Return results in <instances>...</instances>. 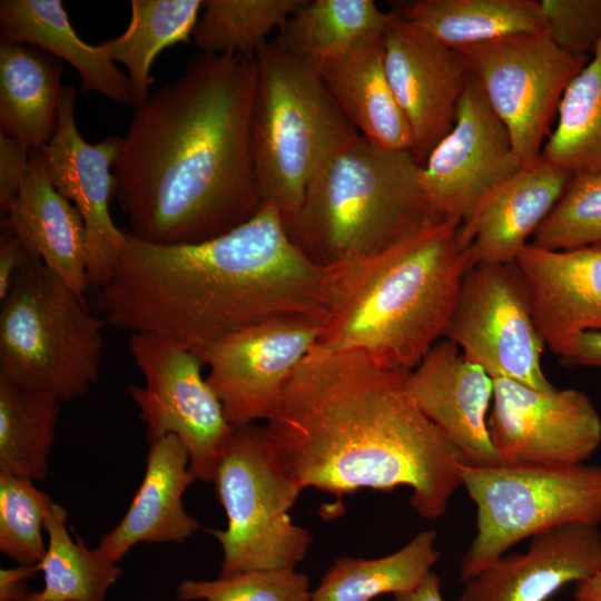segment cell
Returning <instances> with one entry per match:
<instances>
[{
	"mask_svg": "<svg viewBox=\"0 0 601 601\" xmlns=\"http://www.w3.org/2000/svg\"><path fill=\"white\" fill-rule=\"evenodd\" d=\"M437 533L425 530L400 550L377 559L343 556L312 592V601H372L414 589L432 571L440 553Z\"/></svg>",
	"mask_w": 601,
	"mask_h": 601,
	"instance_id": "obj_28",
	"label": "cell"
},
{
	"mask_svg": "<svg viewBox=\"0 0 601 601\" xmlns=\"http://www.w3.org/2000/svg\"><path fill=\"white\" fill-rule=\"evenodd\" d=\"M227 526L210 533L223 549L219 577L262 569H294L312 536L289 511L300 493L266 427L234 426L214 480Z\"/></svg>",
	"mask_w": 601,
	"mask_h": 601,
	"instance_id": "obj_8",
	"label": "cell"
},
{
	"mask_svg": "<svg viewBox=\"0 0 601 601\" xmlns=\"http://www.w3.org/2000/svg\"><path fill=\"white\" fill-rule=\"evenodd\" d=\"M545 31L561 49L591 57L601 41V0H541Z\"/></svg>",
	"mask_w": 601,
	"mask_h": 601,
	"instance_id": "obj_38",
	"label": "cell"
},
{
	"mask_svg": "<svg viewBox=\"0 0 601 601\" xmlns=\"http://www.w3.org/2000/svg\"><path fill=\"white\" fill-rule=\"evenodd\" d=\"M201 6L203 0H131L126 30L101 42L112 60L126 67L135 107L150 97L154 59L165 48L191 38Z\"/></svg>",
	"mask_w": 601,
	"mask_h": 601,
	"instance_id": "obj_29",
	"label": "cell"
},
{
	"mask_svg": "<svg viewBox=\"0 0 601 601\" xmlns=\"http://www.w3.org/2000/svg\"><path fill=\"white\" fill-rule=\"evenodd\" d=\"M493 381L487 426L501 464H584L599 449L601 417L585 393Z\"/></svg>",
	"mask_w": 601,
	"mask_h": 601,
	"instance_id": "obj_14",
	"label": "cell"
},
{
	"mask_svg": "<svg viewBox=\"0 0 601 601\" xmlns=\"http://www.w3.org/2000/svg\"><path fill=\"white\" fill-rule=\"evenodd\" d=\"M541 158L572 175L601 171V41L568 85Z\"/></svg>",
	"mask_w": 601,
	"mask_h": 601,
	"instance_id": "obj_32",
	"label": "cell"
},
{
	"mask_svg": "<svg viewBox=\"0 0 601 601\" xmlns=\"http://www.w3.org/2000/svg\"><path fill=\"white\" fill-rule=\"evenodd\" d=\"M574 601H601V569L575 583Z\"/></svg>",
	"mask_w": 601,
	"mask_h": 601,
	"instance_id": "obj_44",
	"label": "cell"
},
{
	"mask_svg": "<svg viewBox=\"0 0 601 601\" xmlns=\"http://www.w3.org/2000/svg\"><path fill=\"white\" fill-rule=\"evenodd\" d=\"M19 601H40L38 592H28Z\"/></svg>",
	"mask_w": 601,
	"mask_h": 601,
	"instance_id": "obj_45",
	"label": "cell"
},
{
	"mask_svg": "<svg viewBox=\"0 0 601 601\" xmlns=\"http://www.w3.org/2000/svg\"><path fill=\"white\" fill-rule=\"evenodd\" d=\"M324 325L306 317L270 318L193 351L208 367L206 380L233 426L269 418Z\"/></svg>",
	"mask_w": 601,
	"mask_h": 601,
	"instance_id": "obj_13",
	"label": "cell"
},
{
	"mask_svg": "<svg viewBox=\"0 0 601 601\" xmlns=\"http://www.w3.org/2000/svg\"><path fill=\"white\" fill-rule=\"evenodd\" d=\"M0 31L1 41L33 46L67 61L80 75L83 93L134 106L128 76L102 43L90 46L78 37L60 0H2Z\"/></svg>",
	"mask_w": 601,
	"mask_h": 601,
	"instance_id": "obj_25",
	"label": "cell"
},
{
	"mask_svg": "<svg viewBox=\"0 0 601 601\" xmlns=\"http://www.w3.org/2000/svg\"><path fill=\"white\" fill-rule=\"evenodd\" d=\"M129 349L145 385H129L149 443L177 436L196 480L213 482L219 454L234 426L201 374V359L183 345L150 333H131Z\"/></svg>",
	"mask_w": 601,
	"mask_h": 601,
	"instance_id": "obj_12",
	"label": "cell"
},
{
	"mask_svg": "<svg viewBox=\"0 0 601 601\" xmlns=\"http://www.w3.org/2000/svg\"><path fill=\"white\" fill-rule=\"evenodd\" d=\"M476 533L460 564L464 583L524 539L569 524L601 523V465L461 466Z\"/></svg>",
	"mask_w": 601,
	"mask_h": 601,
	"instance_id": "obj_9",
	"label": "cell"
},
{
	"mask_svg": "<svg viewBox=\"0 0 601 601\" xmlns=\"http://www.w3.org/2000/svg\"><path fill=\"white\" fill-rule=\"evenodd\" d=\"M393 11L455 50L545 31L536 0H415Z\"/></svg>",
	"mask_w": 601,
	"mask_h": 601,
	"instance_id": "obj_27",
	"label": "cell"
},
{
	"mask_svg": "<svg viewBox=\"0 0 601 601\" xmlns=\"http://www.w3.org/2000/svg\"><path fill=\"white\" fill-rule=\"evenodd\" d=\"M532 237L549 250L601 246V171L573 175Z\"/></svg>",
	"mask_w": 601,
	"mask_h": 601,
	"instance_id": "obj_36",
	"label": "cell"
},
{
	"mask_svg": "<svg viewBox=\"0 0 601 601\" xmlns=\"http://www.w3.org/2000/svg\"><path fill=\"white\" fill-rule=\"evenodd\" d=\"M408 373L383 368L362 351L311 349L265 426L300 490L341 499L407 486L422 518L444 515L465 460L416 404Z\"/></svg>",
	"mask_w": 601,
	"mask_h": 601,
	"instance_id": "obj_2",
	"label": "cell"
},
{
	"mask_svg": "<svg viewBox=\"0 0 601 601\" xmlns=\"http://www.w3.org/2000/svg\"><path fill=\"white\" fill-rule=\"evenodd\" d=\"M253 114L255 175L262 203L284 223L299 209L323 160L359 132L332 96L316 65L274 40L255 52Z\"/></svg>",
	"mask_w": 601,
	"mask_h": 601,
	"instance_id": "obj_6",
	"label": "cell"
},
{
	"mask_svg": "<svg viewBox=\"0 0 601 601\" xmlns=\"http://www.w3.org/2000/svg\"><path fill=\"white\" fill-rule=\"evenodd\" d=\"M315 65L337 105L362 136L387 149L413 152L412 128L385 70L384 35L364 38Z\"/></svg>",
	"mask_w": 601,
	"mask_h": 601,
	"instance_id": "obj_24",
	"label": "cell"
},
{
	"mask_svg": "<svg viewBox=\"0 0 601 601\" xmlns=\"http://www.w3.org/2000/svg\"><path fill=\"white\" fill-rule=\"evenodd\" d=\"M422 171L413 152L359 134L323 160L286 231L323 269L380 254L444 219L425 194Z\"/></svg>",
	"mask_w": 601,
	"mask_h": 601,
	"instance_id": "obj_5",
	"label": "cell"
},
{
	"mask_svg": "<svg viewBox=\"0 0 601 601\" xmlns=\"http://www.w3.org/2000/svg\"><path fill=\"white\" fill-rule=\"evenodd\" d=\"M62 61L33 46L0 42V134L29 151L57 128Z\"/></svg>",
	"mask_w": 601,
	"mask_h": 601,
	"instance_id": "obj_26",
	"label": "cell"
},
{
	"mask_svg": "<svg viewBox=\"0 0 601 601\" xmlns=\"http://www.w3.org/2000/svg\"><path fill=\"white\" fill-rule=\"evenodd\" d=\"M0 375L60 402L98 380L104 321L42 262L23 270L0 302Z\"/></svg>",
	"mask_w": 601,
	"mask_h": 601,
	"instance_id": "obj_7",
	"label": "cell"
},
{
	"mask_svg": "<svg viewBox=\"0 0 601 601\" xmlns=\"http://www.w3.org/2000/svg\"><path fill=\"white\" fill-rule=\"evenodd\" d=\"M60 401L0 375V472L43 481Z\"/></svg>",
	"mask_w": 601,
	"mask_h": 601,
	"instance_id": "obj_30",
	"label": "cell"
},
{
	"mask_svg": "<svg viewBox=\"0 0 601 601\" xmlns=\"http://www.w3.org/2000/svg\"><path fill=\"white\" fill-rule=\"evenodd\" d=\"M522 165L510 134L470 73L451 131L423 165L425 194L444 219H466L482 199Z\"/></svg>",
	"mask_w": 601,
	"mask_h": 601,
	"instance_id": "obj_15",
	"label": "cell"
},
{
	"mask_svg": "<svg viewBox=\"0 0 601 601\" xmlns=\"http://www.w3.org/2000/svg\"><path fill=\"white\" fill-rule=\"evenodd\" d=\"M196 480L189 454L175 435L149 443L146 470L127 512L108 531L98 550L118 563L139 543H183L200 529L184 508L183 497Z\"/></svg>",
	"mask_w": 601,
	"mask_h": 601,
	"instance_id": "obj_22",
	"label": "cell"
},
{
	"mask_svg": "<svg viewBox=\"0 0 601 601\" xmlns=\"http://www.w3.org/2000/svg\"><path fill=\"white\" fill-rule=\"evenodd\" d=\"M39 571V563L2 568L0 570V601H19L29 592L27 581L32 579Z\"/></svg>",
	"mask_w": 601,
	"mask_h": 601,
	"instance_id": "obj_41",
	"label": "cell"
},
{
	"mask_svg": "<svg viewBox=\"0 0 601 601\" xmlns=\"http://www.w3.org/2000/svg\"><path fill=\"white\" fill-rule=\"evenodd\" d=\"M515 263L545 346L570 358L583 333L601 331V246L549 250L528 243Z\"/></svg>",
	"mask_w": 601,
	"mask_h": 601,
	"instance_id": "obj_18",
	"label": "cell"
},
{
	"mask_svg": "<svg viewBox=\"0 0 601 601\" xmlns=\"http://www.w3.org/2000/svg\"><path fill=\"white\" fill-rule=\"evenodd\" d=\"M457 51L506 127L521 165L538 160L568 85L591 57L561 49L546 31Z\"/></svg>",
	"mask_w": 601,
	"mask_h": 601,
	"instance_id": "obj_10",
	"label": "cell"
},
{
	"mask_svg": "<svg viewBox=\"0 0 601 601\" xmlns=\"http://www.w3.org/2000/svg\"><path fill=\"white\" fill-rule=\"evenodd\" d=\"M40 257L13 231L2 228L0 237V302L6 298L18 276Z\"/></svg>",
	"mask_w": 601,
	"mask_h": 601,
	"instance_id": "obj_40",
	"label": "cell"
},
{
	"mask_svg": "<svg viewBox=\"0 0 601 601\" xmlns=\"http://www.w3.org/2000/svg\"><path fill=\"white\" fill-rule=\"evenodd\" d=\"M306 0H203L191 39L206 55L255 56Z\"/></svg>",
	"mask_w": 601,
	"mask_h": 601,
	"instance_id": "obj_34",
	"label": "cell"
},
{
	"mask_svg": "<svg viewBox=\"0 0 601 601\" xmlns=\"http://www.w3.org/2000/svg\"><path fill=\"white\" fill-rule=\"evenodd\" d=\"M66 509L52 503L46 520L47 551L40 561L45 585L40 601H105L108 590L121 577L117 563L98 549H89L67 528Z\"/></svg>",
	"mask_w": 601,
	"mask_h": 601,
	"instance_id": "obj_33",
	"label": "cell"
},
{
	"mask_svg": "<svg viewBox=\"0 0 601 601\" xmlns=\"http://www.w3.org/2000/svg\"><path fill=\"white\" fill-rule=\"evenodd\" d=\"M30 170V151L0 134V207L3 216L13 204Z\"/></svg>",
	"mask_w": 601,
	"mask_h": 601,
	"instance_id": "obj_39",
	"label": "cell"
},
{
	"mask_svg": "<svg viewBox=\"0 0 601 601\" xmlns=\"http://www.w3.org/2000/svg\"><path fill=\"white\" fill-rule=\"evenodd\" d=\"M393 601H445L441 592V579L431 571L414 589L395 594Z\"/></svg>",
	"mask_w": 601,
	"mask_h": 601,
	"instance_id": "obj_43",
	"label": "cell"
},
{
	"mask_svg": "<svg viewBox=\"0 0 601 601\" xmlns=\"http://www.w3.org/2000/svg\"><path fill=\"white\" fill-rule=\"evenodd\" d=\"M572 177L540 157L492 189L460 226L466 270L479 264L514 262Z\"/></svg>",
	"mask_w": 601,
	"mask_h": 601,
	"instance_id": "obj_21",
	"label": "cell"
},
{
	"mask_svg": "<svg viewBox=\"0 0 601 601\" xmlns=\"http://www.w3.org/2000/svg\"><path fill=\"white\" fill-rule=\"evenodd\" d=\"M395 17L394 11L381 10L373 0H306L274 41L316 63L364 38L385 35Z\"/></svg>",
	"mask_w": 601,
	"mask_h": 601,
	"instance_id": "obj_31",
	"label": "cell"
},
{
	"mask_svg": "<svg viewBox=\"0 0 601 601\" xmlns=\"http://www.w3.org/2000/svg\"><path fill=\"white\" fill-rule=\"evenodd\" d=\"M407 385L421 411L460 450L466 464H501L487 426L494 381L454 343L436 342L408 373Z\"/></svg>",
	"mask_w": 601,
	"mask_h": 601,
	"instance_id": "obj_19",
	"label": "cell"
},
{
	"mask_svg": "<svg viewBox=\"0 0 601 601\" xmlns=\"http://www.w3.org/2000/svg\"><path fill=\"white\" fill-rule=\"evenodd\" d=\"M461 220L443 219L371 257L324 268L328 313L314 347L362 351L413 371L444 338L466 272Z\"/></svg>",
	"mask_w": 601,
	"mask_h": 601,
	"instance_id": "obj_4",
	"label": "cell"
},
{
	"mask_svg": "<svg viewBox=\"0 0 601 601\" xmlns=\"http://www.w3.org/2000/svg\"><path fill=\"white\" fill-rule=\"evenodd\" d=\"M127 244L98 288L105 322L194 351L260 322L297 316L326 323L324 269L290 240L278 208L189 245Z\"/></svg>",
	"mask_w": 601,
	"mask_h": 601,
	"instance_id": "obj_3",
	"label": "cell"
},
{
	"mask_svg": "<svg viewBox=\"0 0 601 601\" xmlns=\"http://www.w3.org/2000/svg\"><path fill=\"white\" fill-rule=\"evenodd\" d=\"M1 227L18 235L79 297L86 299L88 245L77 208L51 184L42 149L30 151V170L20 194L1 216Z\"/></svg>",
	"mask_w": 601,
	"mask_h": 601,
	"instance_id": "obj_23",
	"label": "cell"
},
{
	"mask_svg": "<svg viewBox=\"0 0 601 601\" xmlns=\"http://www.w3.org/2000/svg\"><path fill=\"white\" fill-rule=\"evenodd\" d=\"M255 56H196L136 107L115 162L129 234L162 246L228 233L262 207L254 149Z\"/></svg>",
	"mask_w": 601,
	"mask_h": 601,
	"instance_id": "obj_1",
	"label": "cell"
},
{
	"mask_svg": "<svg viewBox=\"0 0 601 601\" xmlns=\"http://www.w3.org/2000/svg\"><path fill=\"white\" fill-rule=\"evenodd\" d=\"M53 501L32 480L0 472V551L18 564L43 559L46 520Z\"/></svg>",
	"mask_w": 601,
	"mask_h": 601,
	"instance_id": "obj_35",
	"label": "cell"
},
{
	"mask_svg": "<svg viewBox=\"0 0 601 601\" xmlns=\"http://www.w3.org/2000/svg\"><path fill=\"white\" fill-rule=\"evenodd\" d=\"M563 363L569 366L601 367V331L583 333L573 355Z\"/></svg>",
	"mask_w": 601,
	"mask_h": 601,
	"instance_id": "obj_42",
	"label": "cell"
},
{
	"mask_svg": "<svg viewBox=\"0 0 601 601\" xmlns=\"http://www.w3.org/2000/svg\"><path fill=\"white\" fill-rule=\"evenodd\" d=\"M180 601H312L309 579L294 569L238 572L216 580H186L177 588Z\"/></svg>",
	"mask_w": 601,
	"mask_h": 601,
	"instance_id": "obj_37",
	"label": "cell"
},
{
	"mask_svg": "<svg viewBox=\"0 0 601 601\" xmlns=\"http://www.w3.org/2000/svg\"><path fill=\"white\" fill-rule=\"evenodd\" d=\"M384 62L392 90L424 165L454 126L470 72L460 52L396 13L384 35Z\"/></svg>",
	"mask_w": 601,
	"mask_h": 601,
	"instance_id": "obj_17",
	"label": "cell"
},
{
	"mask_svg": "<svg viewBox=\"0 0 601 601\" xmlns=\"http://www.w3.org/2000/svg\"><path fill=\"white\" fill-rule=\"evenodd\" d=\"M599 569L598 526L569 523L532 536L524 553L504 554L464 582L459 601H548Z\"/></svg>",
	"mask_w": 601,
	"mask_h": 601,
	"instance_id": "obj_20",
	"label": "cell"
},
{
	"mask_svg": "<svg viewBox=\"0 0 601 601\" xmlns=\"http://www.w3.org/2000/svg\"><path fill=\"white\" fill-rule=\"evenodd\" d=\"M444 338L492 378L543 391L554 387L541 366L545 344L515 260L479 264L465 272Z\"/></svg>",
	"mask_w": 601,
	"mask_h": 601,
	"instance_id": "obj_11",
	"label": "cell"
},
{
	"mask_svg": "<svg viewBox=\"0 0 601 601\" xmlns=\"http://www.w3.org/2000/svg\"><path fill=\"white\" fill-rule=\"evenodd\" d=\"M76 99L75 87L63 85L57 128L42 151L51 184L77 208L85 223L89 288L97 290L112 274L127 244L126 231L115 225L110 215L116 193L111 169L121 137L110 135L97 144L87 142L77 127Z\"/></svg>",
	"mask_w": 601,
	"mask_h": 601,
	"instance_id": "obj_16",
	"label": "cell"
}]
</instances>
